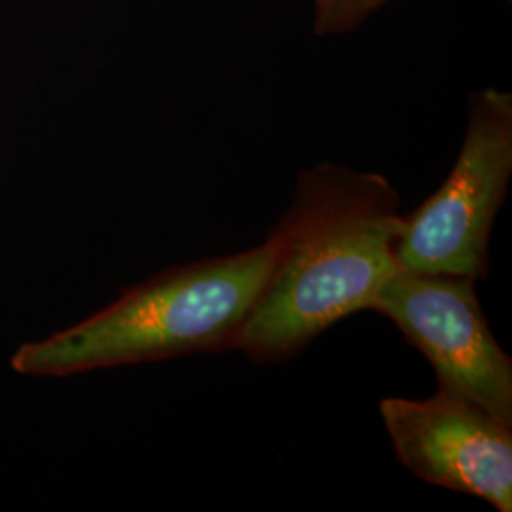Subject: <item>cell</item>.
Returning a JSON list of instances; mask_svg holds the SVG:
<instances>
[{
	"label": "cell",
	"mask_w": 512,
	"mask_h": 512,
	"mask_svg": "<svg viewBox=\"0 0 512 512\" xmlns=\"http://www.w3.org/2000/svg\"><path fill=\"white\" fill-rule=\"evenodd\" d=\"M399 207V192L380 173L332 162L300 171L270 230L274 268L236 349L262 365L287 361L342 319L370 310L401 270Z\"/></svg>",
	"instance_id": "1"
},
{
	"label": "cell",
	"mask_w": 512,
	"mask_h": 512,
	"mask_svg": "<svg viewBox=\"0 0 512 512\" xmlns=\"http://www.w3.org/2000/svg\"><path fill=\"white\" fill-rule=\"evenodd\" d=\"M275 253L268 234L247 251L167 268L88 319L19 346L12 370L29 378H69L236 349Z\"/></svg>",
	"instance_id": "2"
},
{
	"label": "cell",
	"mask_w": 512,
	"mask_h": 512,
	"mask_svg": "<svg viewBox=\"0 0 512 512\" xmlns=\"http://www.w3.org/2000/svg\"><path fill=\"white\" fill-rule=\"evenodd\" d=\"M512 177V95L486 88L471 95L458 160L439 190L404 215L399 266L421 274L484 279L490 236Z\"/></svg>",
	"instance_id": "3"
},
{
	"label": "cell",
	"mask_w": 512,
	"mask_h": 512,
	"mask_svg": "<svg viewBox=\"0 0 512 512\" xmlns=\"http://www.w3.org/2000/svg\"><path fill=\"white\" fill-rule=\"evenodd\" d=\"M370 310L420 349L440 387L512 427V361L495 340L471 277L399 270Z\"/></svg>",
	"instance_id": "4"
},
{
	"label": "cell",
	"mask_w": 512,
	"mask_h": 512,
	"mask_svg": "<svg viewBox=\"0 0 512 512\" xmlns=\"http://www.w3.org/2000/svg\"><path fill=\"white\" fill-rule=\"evenodd\" d=\"M380 414L412 475L512 511L511 425L440 385L427 399H382Z\"/></svg>",
	"instance_id": "5"
},
{
	"label": "cell",
	"mask_w": 512,
	"mask_h": 512,
	"mask_svg": "<svg viewBox=\"0 0 512 512\" xmlns=\"http://www.w3.org/2000/svg\"><path fill=\"white\" fill-rule=\"evenodd\" d=\"M387 0H315V33L342 35L353 31Z\"/></svg>",
	"instance_id": "6"
}]
</instances>
